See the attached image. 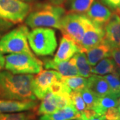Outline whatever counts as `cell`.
<instances>
[{"label":"cell","instance_id":"obj_1","mask_svg":"<svg viewBox=\"0 0 120 120\" xmlns=\"http://www.w3.org/2000/svg\"><path fill=\"white\" fill-rule=\"evenodd\" d=\"M34 76L31 74H13L0 71V99L9 100H35L32 90Z\"/></svg>","mask_w":120,"mask_h":120},{"label":"cell","instance_id":"obj_2","mask_svg":"<svg viewBox=\"0 0 120 120\" xmlns=\"http://www.w3.org/2000/svg\"><path fill=\"white\" fill-rule=\"evenodd\" d=\"M66 14L65 9L48 3L32 5V9L26 19V25L32 29L54 27L60 30L61 22Z\"/></svg>","mask_w":120,"mask_h":120},{"label":"cell","instance_id":"obj_3","mask_svg":"<svg viewBox=\"0 0 120 120\" xmlns=\"http://www.w3.org/2000/svg\"><path fill=\"white\" fill-rule=\"evenodd\" d=\"M31 49L39 56H52L57 46L56 32L48 27L33 29L27 35Z\"/></svg>","mask_w":120,"mask_h":120},{"label":"cell","instance_id":"obj_4","mask_svg":"<svg viewBox=\"0 0 120 120\" xmlns=\"http://www.w3.org/2000/svg\"><path fill=\"white\" fill-rule=\"evenodd\" d=\"M5 61V69L13 74H37L43 70V62L33 53H10Z\"/></svg>","mask_w":120,"mask_h":120},{"label":"cell","instance_id":"obj_5","mask_svg":"<svg viewBox=\"0 0 120 120\" xmlns=\"http://www.w3.org/2000/svg\"><path fill=\"white\" fill-rule=\"evenodd\" d=\"M30 31L24 25L17 27L0 39V52L4 53H27L32 54L27 40Z\"/></svg>","mask_w":120,"mask_h":120},{"label":"cell","instance_id":"obj_6","mask_svg":"<svg viewBox=\"0 0 120 120\" xmlns=\"http://www.w3.org/2000/svg\"><path fill=\"white\" fill-rule=\"evenodd\" d=\"M91 22L86 15L83 13H69L62 18L60 30L64 36L72 39L78 45Z\"/></svg>","mask_w":120,"mask_h":120},{"label":"cell","instance_id":"obj_7","mask_svg":"<svg viewBox=\"0 0 120 120\" xmlns=\"http://www.w3.org/2000/svg\"><path fill=\"white\" fill-rule=\"evenodd\" d=\"M32 9V4L21 0H0V19L17 23L23 22Z\"/></svg>","mask_w":120,"mask_h":120},{"label":"cell","instance_id":"obj_8","mask_svg":"<svg viewBox=\"0 0 120 120\" xmlns=\"http://www.w3.org/2000/svg\"><path fill=\"white\" fill-rule=\"evenodd\" d=\"M61 78L62 75L58 71L53 70H42L37 73L32 82V90L36 98L42 99L52 84L61 81Z\"/></svg>","mask_w":120,"mask_h":120},{"label":"cell","instance_id":"obj_9","mask_svg":"<svg viewBox=\"0 0 120 120\" xmlns=\"http://www.w3.org/2000/svg\"><path fill=\"white\" fill-rule=\"evenodd\" d=\"M105 38V30L103 27L96 26L91 22L88 26L80 43L77 45L80 52L95 47L103 41Z\"/></svg>","mask_w":120,"mask_h":120},{"label":"cell","instance_id":"obj_10","mask_svg":"<svg viewBox=\"0 0 120 120\" xmlns=\"http://www.w3.org/2000/svg\"><path fill=\"white\" fill-rule=\"evenodd\" d=\"M86 15L94 24L104 27L112 17V13L105 5L95 0Z\"/></svg>","mask_w":120,"mask_h":120},{"label":"cell","instance_id":"obj_11","mask_svg":"<svg viewBox=\"0 0 120 120\" xmlns=\"http://www.w3.org/2000/svg\"><path fill=\"white\" fill-rule=\"evenodd\" d=\"M38 106L35 100H9L0 99V113H10L27 112L34 109Z\"/></svg>","mask_w":120,"mask_h":120},{"label":"cell","instance_id":"obj_12","mask_svg":"<svg viewBox=\"0 0 120 120\" xmlns=\"http://www.w3.org/2000/svg\"><path fill=\"white\" fill-rule=\"evenodd\" d=\"M104 27V39L112 48L120 47V16L113 13Z\"/></svg>","mask_w":120,"mask_h":120},{"label":"cell","instance_id":"obj_13","mask_svg":"<svg viewBox=\"0 0 120 120\" xmlns=\"http://www.w3.org/2000/svg\"><path fill=\"white\" fill-rule=\"evenodd\" d=\"M43 65L46 69H56L62 76L64 77L79 75L75 64V60L73 57L68 61L61 62H56L53 60L47 59L45 60Z\"/></svg>","mask_w":120,"mask_h":120},{"label":"cell","instance_id":"obj_14","mask_svg":"<svg viewBox=\"0 0 120 120\" xmlns=\"http://www.w3.org/2000/svg\"><path fill=\"white\" fill-rule=\"evenodd\" d=\"M79 51L76 43L72 39L65 36L61 39L60 46L53 60L56 62L68 61Z\"/></svg>","mask_w":120,"mask_h":120},{"label":"cell","instance_id":"obj_15","mask_svg":"<svg viewBox=\"0 0 120 120\" xmlns=\"http://www.w3.org/2000/svg\"><path fill=\"white\" fill-rule=\"evenodd\" d=\"M112 49V47L103 39L101 43L87 50L85 53L91 66H95L99 61L111 57Z\"/></svg>","mask_w":120,"mask_h":120},{"label":"cell","instance_id":"obj_16","mask_svg":"<svg viewBox=\"0 0 120 120\" xmlns=\"http://www.w3.org/2000/svg\"><path fill=\"white\" fill-rule=\"evenodd\" d=\"M87 87L98 97H103L110 94V88L108 83L103 76L92 74L87 77Z\"/></svg>","mask_w":120,"mask_h":120},{"label":"cell","instance_id":"obj_17","mask_svg":"<svg viewBox=\"0 0 120 120\" xmlns=\"http://www.w3.org/2000/svg\"><path fill=\"white\" fill-rule=\"evenodd\" d=\"M81 113L74 107L73 105L60 109L56 112L43 115L39 120H72L80 117Z\"/></svg>","mask_w":120,"mask_h":120},{"label":"cell","instance_id":"obj_18","mask_svg":"<svg viewBox=\"0 0 120 120\" xmlns=\"http://www.w3.org/2000/svg\"><path fill=\"white\" fill-rule=\"evenodd\" d=\"M57 110H59V107L57 95L49 91L42 99V101L38 110V114L42 116L47 115Z\"/></svg>","mask_w":120,"mask_h":120},{"label":"cell","instance_id":"obj_19","mask_svg":"<svg viewBox=\"0 0 120 120\" xmlns=\"http://www.w3.org/2000/svg\"><path fill=\"white\" fill-rule=\"evenodd\" d=\"M93 74L105 75L109 73H118L120 75V71L117 68L114 60L109 57H105L99 61L91 69Z\"/></svg>","mask_w":120,"mask_h":120},{"label":"cell","instance_id":"obj_20","mask_svg":"<svg viewBox=\"0 0 120 120\" xmlns=\"http://www.w3.org/2000/svg\"><path fill=\"white\" fill-rule=\"evenodd\" d=\"M118 99L112 94L100 97L92 109H94L98 116H104L108 109L117 107Z\"/></svg>","mask_w":120,"mask_h":120},{"label":"cell","instance_id":"obj_21","mask_svg":"<svg viewBox=\"0 0 120 120\" xmlns=\"http://www.w3.org/2000/svg\"><path fill=\"white\" fill-rule=\"evenodd\" d=\"M95 0H65L64 4L69 13H84L90 9Z\"/></svg>","mask_w":120,"mask_h":120},{"label":"cell","instance_id":"obj_22","mask_svg":"<svg viewBox=\"0 0 120 120\" xmlns=\"http://www.w3.org/2000/svg\"><path fill=\"white\" fill-rule=\"evenodd\" d=\"M73 57L75 60V64L79 76L86 78L90 77L93 74L91 72L92 68L87 60L86 53L83 52H78L73 56Z\"/></svg>","mask_w":120,"mask_h":120},{"label":"cell","instance_id":"obj_23","mask_svg":"<svg viewBox=\"0 0 120 120\" xmlns=\"http://www.w3.org/2000/svg\"><path fill=\"white\" fill-rule=\"evenodd\" d=\"M61 82L66 84L71 90L81 91L87 87L88 79L79 75L64 77L62 76Z\"/></svg>","mask_w":120,"mask_h":120},{"label":"cell","instance_id":"obj_24","mask_svg":"<svg viewBox=\"0 0 120 120\" xmlns=\"http://www.w3.org/2000/svg\"><path fill=\"white\" fill-rule=\"evenodd\" d=\"M103 77L110 88V94L117 98H120V75L118 73H109Z\"/></svg>","mask_w":120,"mask_h":120},{"label":"cell","instance_id":"obj_25","mask_svg":"<svg viewBox=\"0 0 120 120\" xmlns=\"http://www.w3.org/2000/svg\"><path fill=\"white\" fill-rule=\"evenodd\" d=\"M70 99L71 104L80 113L86 109V105L82 98L80 91L72 90L70 93Z\"/></svg>","mask_w":120,"mask_h":120},{"label":"cell","instance_id":"obj_26","mask_svg":"<svg viewBox=\"0 0 120 120\" xmlns=\"http://www.w3.org/2000/svg\"><path fill=\"white\" fill-rule=\"evenodd\" d=\"M34 118V114L27 112L0 113V120H31Z\"/></svg>","mask_w":120,"mask_h":120},{"label":"cell","instance_id":"obj_27","mask_svg":"<svg viewBox=\"0 0 120 120\" xmlns=\"http://www.w3.org/2000/svg\"><path fill=\"white\" fill-rule=\"evenodd\" d=\"M80 92H81L82 98L83 99V101L86 103V109H92L97 102L99 97H98L88 87H86L85 89L81 90Z\"/></svg>","mask_w":120,"mask_h":120},{"label":"cell","instance_id":"obj_28","mask_svg":"<svg viewBox=\"0 0 120 120\" xmlns=\"http://www.w3.org/2000/svg\"><path fill=\"white\" fill-rule=\"evenodd\" d=\"M105 120H120V111L117 107L108 109L105 113Z\"/></svg>","mask_w":120,"mask_h":120},{"label":"cell","instance_id":"obj_29","mask_svg":"<svg viewBox=\"0 0 120 120\" xmlns=\"http://www.w3.org/2000/svg\"><path fill=\"white\" fill-rule=\"evenodd\" d=\"M111 56L113 57L117 68L119 69L120 71V47L112 48Z\"/></svg>","mask_w":120,"mask_h":120},{"label":"cell","instance_id":"obj_30","mask_svg":"<svg viewBox=\"0 0 120 120\" xmlns=\"http://www.w3.org/2000/svg\"><path fill=\"white\" fill-rule=\"evenodd\" d=\"M104 4L113 10H117L120 8V0H101Z\"/></svg>","mask_w":120,"mask_h":120},{"label":"cell","instance_id":"obj_31","mask_svg":"<svg viewBox=\"0 0 120 120\" xmlns=\"http://www.w3.org/2000/svg\"><path fill=\"white\" fill-rule=\"evenodd\" d=\"M79 118L82 120H105V117L104 116H96L90 117V118H87V119L83 118L82 117H79Z\"/></svg>","mask_w":120,"mask_h":120},{"label":"cell","instance_id":"obj_32","mask_svg":"<svg viewBox=\"0 0 120 120\" xmlns=\"http://www.w3.org/2000/svg\"><path fill=\"white\" fill-rule=\"evenodd\" d=\"M50 4L56 5H60L62 6L64 4L65 0H47Z\"/></svg>","mask_w":120,"mask_h":120},{"label":"cell","instance_id":"obj_33","mask_svg":"<svg viewBox=\"0 0 120 120\" xmlns=\"http://www.w3.org/2000/svg\"><path fill=\"white\" fill-rule=\"evenodd\" d=\"M5 57L3 56V53L0 52V70H1L5 67Z\"/></svg>","mask_w":120,"mask_h":120},{"label":"cell","instance_id":"obj_34","mask_svg":"<svg viewBox=\"0 0 120 120\" xmlns=\"http://www.w3.org/2000/svg\"><path fill=\"white\" fill-rule=\"evenodd\" d=\"M116 13L119 15V16H120V8L119 9H117V10H116Z\"/></svg>","mask_w":120,"mask_h":120},{"label":"cell","instance_id":"obj_35","mask_svg":"<svg viewBox=\"0 0 120 120\" xmlns=\"http://www.w3.org/2000/svg\"><path fill=\"white\" fill-rule=\"evenodd\" d=\"M21 1H25V2H27V3H30V2H32L35 0H21Z\"/></svg>","mask_w":120,"mask_h":120},{"label":"cell","instance_id":"obj_36","mask_svg":"<svg viewBox=\"0 0 120 120\" xmlns=\"http://www.w3.org/2000/svg\"><path fill=\"white\" fill-rule=\"evenodd\" d=\"M117 108L119 109V110L120 111V99H118V105H117Z\"/></svg>","mask_w":120,"mask_h":120},{"label":"cell","instance_id":"obj_37","mask_svg":"<svg viewBox=\"0 0 120 120\" xmlns=\"http://www.w3.org/2000/svg\"><path fill=\"white\" fill-rule=\"evenodd\" d=\"M75 120H81V119H80V118L79 117V118H77V119H75Z\"/></svg>","mask_w":120,"mask_h":120}]
</instances>
